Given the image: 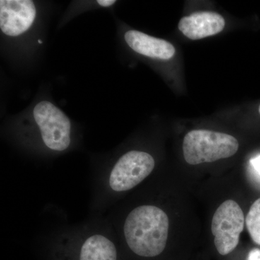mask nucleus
<instances>
[{
  "label": "nucleus",
  "instance_id": "f257e3e1",
  "mask_svg": "<svg viewBox=\"0 0 260 260\" xmlns=\"http://www.w3.org/2000/svg\"><path fill=\"white\" fill-rule=\"evenodd\" d=\"M42 256L44 260L122 259L117 236L105 215L58 229L46 241Z\"/></svg>",
  "mask_w": 260,
  "mask_h": 260
},
{
  "label": "nucleus",
  "instance_id": "f03ea898",
  "mask_svg": "<svg viewBox=\"0 0 260 260\" xmlns=\"http://www.w3.org/2000/svg\"><path fill=\"white\" fill-rule=\"evenodd\" d=\"M105 215L115 231L122 255L129 253L150 259L165 251L170 223L167 212L158 205L144 203L129 210L114 206Z\"/></svg>",
  "mask_w": 260,
  "mask_h": 260
},
{
  "label": "nucleus",
  "instance_id": "7ed1b4c3",
  "mask_svg": "<svg viewBox=\"0 0 260 260\" xmlns=\"http://www.w3.org/2000/svg\"><path fill=\"white\" fill-rule=\"evenodd\" d=\"M238 140L232 135L210 130H192L183 141L184 159L190 165L216 161L235 155Z\"/></svg>",
  "mask_w": 260,
  "mask_h": 260
},
{
  "label": "nucleus",
  "instance_id": "20e7f679",
  "mask_svg": "<svg viewBox=\"0 0 260 260\" xmlns=\"http://www.w3.org/2000/svg\"><path fill=\"white\" fill-rule=\"evenodd\" d=\"M34 118L44 148L54 153L70 148L73 143L71 122L59 108L44 101L34 108Z\"/></svg>",
  "mask_w": 260,
  "mask_h": 260
},
{
  "label": "nucleus",
  "instance_id": "39448f33",
  "mask_svg": "<svg viewBox=\"0 0 260 260\" xmlns=\"http://www.w3.org/2000/svg\"><path fill=\"white\" fill-rule=\"evenodd\" d=\"M244 223V213L237 202L226 200L219 206L211 223L214 242L219 254L226 255L235 249Z\"/></svg>",
  "mask_w": 260,
  "mask_h": 260
},
{
  "label": "nucleus",
  "instance_id": "423d86ee",
  "mask_svg": "<svg viewBox=\"0 0 260 260\" xmlns=\"http://www.w3.org/2000/svg\"><path fill=\"white\" fill-rule=\"evenodd\" d=\"M37 15L30 0H1L0 28L9 37H18L28 30Z\"/></svg>",
  "mask_w": 260,
  "mask_h": 260
},
{
  "label": "nucleus",
  "instance_id": "0eeeda50",
  "mask_svg": "<svg viewBox=\"0 0 260 260\" xmlns=\"http://www.w3.org/2000/svg\"><path fill=\"white\" fill-rule=\"evenodd\" d=\"M225 24V20L218 13L202 11L183 17L178 28L188 39L199 40L221 32Z\"/></svg>",
  "mask_w": 260,
  "mask_h": 260
},
{
  "label": "nucleus",
  "instance_id": "6e6552de",
  "mask_svg": "<svg viewBox=\"0 0 260 260\" xmlns=\"http://www.w3.org/2000/svg\"><path fill=\"white\" fill-rule=\"evenodd\" d=\"M124 39L132 49L142 55L168 60L175 54V48L171 43L138 30H129Z\"/></svg>",
  "mask_w": 260,
  "mask_h": 260
},
{
  "label": "nucleus",
  "instance_id": "1a4fd4ad",
  "mask_svg": "<svg viewBox=\"0 0 260 260\" xmlns=\"http://www.w3.org/2000/svg\"><path fill=\"white\" fill-rule=\"evenodd\" d=\"M245 223L251 239L260 245V198L251 205L246 215Z\"/></svg>",
  "mask_w": 260,
  "mask_h": 260
},
{
  "label": "nucleus",
  "instance_id": "9d476101",
  "mask_svg": "<svg viewBox=\"0 0 260 260\" xmlns=\"http://www.w3.org/2000/svg\"><path fill=\"white\" fill-rule=\"evenodd\" d=\"M246 260H260V249L254 248L249 251Z\"/></svg>",
  "mask_w": 260,
  "mask_h": 260
},
{
  "label": "nucleus",
  "instance_id": "9b49d317",
  "mask_svg": "<svg viewBox=\"0 0 260 260\" xmlns=\"http://www.w3.org/2000/svg\"><path fill=\"white\" fill-rule=\"evenodd\" d=\"M250 162L251 166L254 168V170H255L260 176V155L256 156V158L251 159Z\"/></svg>",
  "mask_w": 260,
  "mask_h": 260
},
{
  "label": "nucleus",
  "instance_id": "f8f14e48",
  "mask_svg": "<svg viewBox=\"0 0 260 260\" xmlns=\"http://www.w3.org/2000/svg\"><path fill=\"white\" fill-rule=\"evenodd\" d=\"M97 3L103 7H109L114 5L116 1L114 0H99Z\"/></svg>",
  "mask_w": 260,
  "mask_h": 260
},
{
  "label": "nucleus",
  "instance_id": "ddd939ff",
  "mask_svg": "<svg viewBox=\"0 0 260 260\" xmlns=\"http://www.w3.org/2000/svg\"><path fill=\"white\" fill-rule=\"evenodd\" d=\"M39 43H40V44H42V41H41V40H39Z\"/></svg>",
  "mask_w": 260,
  "mask_h": 260
},
{
  "label": "nucleus",
  "instance_id": "4468645a",
  "mask_svg": "<svg viewBox=\"0 0 260 260\" xmlns=\"http://www.w3.org/2000/svg\"><path fill=\"white\" fill-rule=\"evenodd\" d=\"M259 114H260V105H259Z\"/></svg>",
  "mask_w": 260,
  "mask_h": 260
}]
</instances>
